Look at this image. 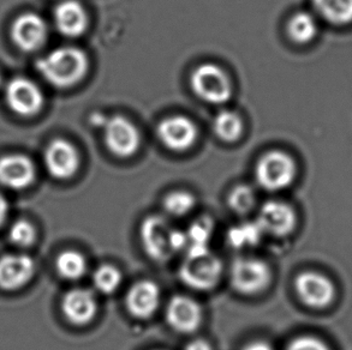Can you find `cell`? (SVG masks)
I'll return each mask as SVG.
<instances>
[{
  "instance_id": "11",
  "label": "cell",
  "mask_w": 352,
  "mask_h": 350,
  "mask_svg": "<svg viewBox=\"0 0 352 350\" xmlns=\"http://www.w3.org/2000/svg\"><path fill=\"white\" fill-rule=\"evenodd\" d=\"M295 289L300 301L311 308H324L333 303L334 284L329 277L319 272L305 271L298 275Z\"/></svg>"
},
{
  "instance_id": "19",
  "label": "cell",
  "mask_w": 352,
  "mask_h": 350,
  "mask_svg": "<svg viewBox=\"0 0 352 350\" xmlns=\"http://www.w3.org/2000/svg\"><path fill=\"white\" fill-rule=\"evenodd\" d=\"M58 32L67 38H78L86 32L89 17L85 6L77 0H63L53 11Z\"/></svg>"
},
{
  "instance_id": "32",
  "label": "cell",
  "mask_w": 352,
  "mask_h": 350,
  "mask_svg": "<svg viewBox=\"0 0 352 350\" xmlns=\"http://www.w3.org/2000/svg\"><path fill=\"white\" fill-rule=\"evenodd\" d=\"M242 350H274L270 343L265 341H254L248 343Z\"/></svg>"
},
{
  "instance_id": "34",
  "label": "cell",
  "mask_w": 352,
  "mask_h": 350,
  "mask_svg": "<svg viewBox=\"0 0 352 350\" xmlns=\"http://www.w3.org/2000/svg\"><path fill=\"white\" fill-rule=\"evenodd\" d=\"M1 83H3V77L0 75V86H1Z\"/></svg>"
},
{
  "instance_id": "5",
  "label": "cell",
  "mask_w": 352,
  "mask_h": 350,
  "mask_svg": "<svg viewBox=\"0 0 352 350\" xmlns=\"http://www.w3.org/2000/svg\"><path fill=\"white\" fill-rule=\"evenodd\" d=\"M232 288L242 295L252 296L265 292L272 282V270L257 258H237L230 269Z\"/></svg>"
},
{
  "instance_id": "30",
  "label": "cell",
  "mask_w": 352,
  "mask_h": 350,
  "mask_svg": "<svg viewBox=\"0 0 352 350\" xmlns=\"http://www.w3.org/2000/svg\"><path fill=\"white\" fill-rule=\"evenodd\" d=\"M286 350H331L329 346L316 337L300 336L295 338Z\"/></svg>"
},
{
  "instance_id": "8",
  "label": "cell",
  "mask_w": 352,
  "mask_h": 350,
  "mask_svg": "<svg viewBox=\"0 0 352 350\" xmlns=\"http://www.w3.org/2000/svg\"><path fill=\"white\" fill-rule=\"evenodd\" d=\"M5 100L9 108L21 117H33L43 107V90L25 77H16L6 84Z\"/></svg>"
},
{
  "instance_id": "15",
  "label": "cell",
  "mask_w": 352,
  "mask_h": 350,
  "mask_svg": "<svg viewBox=\"0 0 352 350\" xmlns=\"http://www.w3.org/2000/svg\"><path fill=\"white\" fill-rule=\"evenodd\" d=\"M36 176L33 161L25 155L10 154L0 157V185L6 189H28Z\"/></svg>"
},
{
  "instance_id": "1",
  "label": "cell",
  "mask_w": 352,
  "mask_h": 350,
  "mask_svg": "<svg viewBox=\"0 0 352 350\" xmlns=\"http://www.w3.org/2000/svg\"><path fill=\"white\" fill-rule=\"evenodd\" d=\"M40 75L56 88L67 89L76 86L89 70L86 52L72 46L54 48L36 62Z\"/></svg>"
},
{
  "instance_id": "28",
  "label": "cell",
  "mask_w": 352,
  "mask_h": 350,
  "mask_svg": "<svg viewBox=\"0 0 352 350\" xmlns=\"http://www.w3.org/2000/svg\"><path fill=\"white\" fill-rule=\"evenodd\" d=\"M213 221L210 218H201L191 224L186 231L188 247H208L212 234H213Z\"/></svg>"
},
{
  "instance_id": "4",
  "label": "cell",
  "mask_w": 352,
  "mask_h": 350,
  "mask_svg": "<svg viewBox=\"0 0 352 350\" xmlns=\"http://www.w3.org/2000/svg\"><path fill=\"white\" fill-rule=\"evenodd\" d=\"M297 168L292 157L281 150L262 155L255 167V178L262 189L276 192L289 187L296 178Z\"/></svg>"
},
{
  "instance_id": "33",
  "label": "cell",
  "mask_w": 352,
  "mask_h": 350,
  "mask_svg": "<svg viewBox=\"0 0 352 350\" xmlns=\"http://www.w3.org/2000/svg\"><path fill=\"white\" fill-rule=\"evenodd\" d=\"M8 213H9V203H8V200L5 199V197L0 194V227L6 221Z\"/></svg>"
},
{
  "instance_id": "14",
  "label": "cell",
  "mask_w": 352,
  "mask_h": 350,
  "mask_svg": "<svg viewBox=\"0 0 352 350\" xmlns=\"http://www.w3.org/2000/svg\"><path fill=\"white\" fill-rule=\"evenodd\" d=\"M168 325L179 334H192L200 329L204 311L200 303L186 295H176L166 308Z\"/></svg>"
},
{
  "instance_id": "7",
  "label": "cell",
  "mask_w": 352,
  "mask_h": 350,
  "mask_svg": "<svg viewBox=\"0 0 352 350\" xmlns=\"http://www.w3.org/2000/svg\"><path fill=\"white\" fill-rule=\"evenodd\" d=\"M102 128L106 147L115 156L129 159L138 152L141 135L131 120L123 115H113L107 118Z\"/></svg>"
},
{
  "instance_id": "18",
  "label": "cell",
  "mask_w": 352,
  "mask_h": 350,
  "mask_svg": "<svg viewBox=\"0 0 352 350\" xmlns=\"http://www.w3.org/2000/svg\"><path fill=\"white\" fill-rule=\"evenodd\" d=\"M125 306L133 318L149 319L160 306V289L152 281H140L126 294Z\"/></svg>"
},
{
  "instance_id": "16",
  "label": "cell",
  "mask_w": 352,
  "mask_h": 350,
  "mask_svg": "<svg viewBox=\"0 0 352 350\" xmlns=\"http://www.w3.org/2000/svg\"><path fill=\"white\" fill-rule=\"evenodd\" d=\"M35 261L27 255H6L0 258V289L14 292L33 279Z\"/></svg>"
},
{
  "instance_id": "2",
  "label": "cell",
  "mask_w": 352,
  "mask_h": 350,
  "mask_svg": "<svg viewBox=\"0 0 352 350\" xmlns=\"http://www.w3.org/2000/svg\"><path fill=\"white\" fill-rule=\"evenodd\" d=\"M186 259L179 268V277L189 288L207 292L214 289L223 276V264L208 247L186 248Z\"/></svg>"
},
{
  "instance_id": "3",
  "label": "cell",
  "mask_w": 352,
  "mask_h": 350,
  "mask_svg": "<svg viewBox=\"0 0 352 350\" xmlns=\"http://www.w3.org/2000/svg\"><path fill=\"white\" fill-rule=\"evenodd\" d=\"M190 86L199 99L210 104H226L234 94L229 75L213 62L196 67L191 73Z\"/></svg>"
},
{
  "instance_id": "22",
  "label": "cell",
  "mask_w": 352,
  "mask_h": 350,
  "mask_svg": "<svg viewBox=\"0 0 352 350\" xmlns=\"http://www.w3.org/2000/svg\"><path fill=\"white\" fill-rule=\"evenodd\" d=\"M243 130L244 124L242 118L230 109L220 110L213 120V131L223 142H237L242 137Z\"/></svg>"
},
{
  "instance_id": "9",
  "label": "cell",
  "mask_w": 352,
  "mask_h": 350,
  "mask_svg": "<svg viewBox=\"0 0 352 350\" xmlns=\"http://www.w3.org/2000/svg\"><path fill=\"white\" fill-rule=\"evenodd\" d=\"M43 163L48 174L57 180H69L76 175L81 157L76 147L67 139L58 138L43 152Z\"/></svg>"
},
{
  "instance_id": "26",
  "label": "cell",
  "mask_w": 352,
  "mask_h": 350,
  "mask_svg": "<svg viewBox=\"0 0 352 350\" xmlns=\"http://www.w3.org/2000/svg\"><path fill=\"white\" fill-rule=\"evenodd\" d=\"M93 283L100 293H115L122 283V274L115 265H100L93 274Z\"/></svg>"
},
{
  "instance_id": "20",
  "label": "cell",
  "mask_w": 352,
  "mask_h": 350,
  "mask_svg": "<svg viewBox=\"0 0 352 350\" xmlns=\"http://www.w3.org/2000/svg\"><path fill=\"white\" fill-rule=\"evenodd\" d=\"M315 11L326 22L344 27L352 23V0H313Z\"/></svg>"
},
{
  "instance_id": "31",
  "label": "cell",
  "mask_w": 352,
  "mask_h": 350,
  "mask_svg": "<svg viewBox=\"0 0 352 350\" xmlns=\"http://www.w3.org/2000/svg\"><path fill=\"white\" fill-rule=\"evenodd\" d=\"M184 350H213V348L210 346V342L199 338V340L191 341Z\"/></svg>"
},
{
  "instance_id": "13",
  "label": "cell",
  "mask_w": 352,
  "mask_h": 350,
  "mask_svg": "<svg viewBox=\"0 0 352 350\" xmlns=\"http://www.w3.org/2000/svg\"><path fill=\"white\" fill-rule=\"evenodd\" d=\"M255 221L265 234L283 237L294 232L297 218L295 210L289 204L270 200L262 205Z\"/></svg>"
},
{
  "instance_id": "17",
  "label": "cell",
  "mask_w": 352,
  "mask_h": 350,
  "mask_svg": "<svg viewBox=\"0 0 352 350\" xmlns=\"http://www.w3.org/2000/svg\"><path fill=\"white\" fill-rule=\"evenodd\" d=\"M62 311L64 317L74 325H88L98 313L96 295L88 289H72L63 298Z\"/></svg>"
},
{
  "instance_id": "10",
  "label": "cell",
  "mask_w": 352,
  "mask_h": 350,
  "mask_svg": "<svg viewBox=\"0 0 352 350\" xmlns=\"http://www.w3.org/2000/svg\"><path fill=\"white\" fill-rule=\"evenodd\" d=\"M157 135L164 147L171 152H183L195 145L199 131L191 119L171 115L157 125Z\"/></svg>"
},
{
  "instance_id": "25",
  "label": "cell",
  "mask_w": 352,
  "mask_h": 350,
  "mask_svg": "<svg viewBox=\"0 0 352 350\" xmlns=\"http://www.w3.org/2000/svg\"><path fill=\"white\" fill-rule=\"evenodd\" d=\"M228 203L234 213L247 215L256 204L255 189L249 185H238L230 192Z\"/></svg>"
},
{
  "instance_id": "27",
  "label": "cell",
  "mask_w": 352,
  "mask_h": 350,
  "mask_svg": "<svg viewBox=\"0 0 352 350\" xmlns=\"http://www.w3.org/2000/svg\"><path fill=\"white\" fill-rule=\"evenodd\" d=\"M195 197L188 191H173L164 199V209L176 218L186 216L195 207Z\"/></svg>"
},
{
  "instance_id": "29",
  "label": "cell",
  "mask_w": 352,
  "mask_h": 350,
  "mask_svg": "<svg viewBox=\"0 0 352 350\" xmlns=\"http://www.w3.org/2000/svg\"><path fill=\"white\" fill-rule=\"evenodd\" d=\"M9 237L16 246H32L36 242V229L27 220H19L10 228Z\"/></svg>"
},
{
  "instance_id": "6",
  "label": "cell",
  "mask_w": 352,
  "mask_h": 350,
  "mask_svg": "<svg viewBox=\"0 0 352 350\" xmlns=\"http://www.w3.org/2000/svg\"><path fill=\"white\" fill-rule=\"evenodd\" d=\"M175 228L172 227L166 218L157 215H152L144 218L140 237L143 250L153 261L164 263L175 255L172 246V235Z\"/></svg>"
},
{
  "instance_id": "24",
  "label": "cell",
  "mask_w": 352,
  "mask_h": 350,
  "mask_svg": "<svg viewBox=\"0 0 352 350\" xmlns=\"http://www.w3.org/2000/svg\"><path fill=\"white\" fill-rule=\"evenodd\" d=\"M56 268L60 277L67 281H77L86 275L88 265L86 258L80 252L67 250L58 256Z\"/></svg>"
},
{
  "instance_id": "21",
  "label": "cell",
  "mask_w": 352,
  "mask_h": 350,
  "mask_svg": "<svg viewBox=\"0 0 352 350\" xmlns=\"http://www.w3.org/2000/svg\"><path fill=\"white\" fill-rule=\"evenodd\" d=\"M319 32V24L314 14L300 11L287 22V34L294 43L307 45L311 43Z\"/></svg>"
},
{
  "instance_id": "23",
  "label": "cell",
  "mask_w": 352,
  "mask_h": 350,
  "mask_svg": "<svg viewBox=\"0 0 352 350\" xmlns=\"http://www.w3.org/2000/svg\"><path fill=\"white\" fill-rule=\"evenodd\" d=\"M263 235L265 233L262 232L256 221L241 223L230 229L228 233V242L232 248L244 250L256 246L261 242Z\"/></svg>"
},
{
  "instance_id": "12",
  "label": "cell",
  "mask_w": 352,
  "mask_h": 350,
  "mask_svg": "<svg viewBox=\"0 0 352 350\" xmlns=\"http://www.w3.org/2000/svg\"><path fill=\"white\" fill-rule=\"evenodd\" d=\"M48 38L47 23L36 14L27 12L14 19L11 38L23 52H34L43 47Z\"/></svg>"
}]
</instances>
